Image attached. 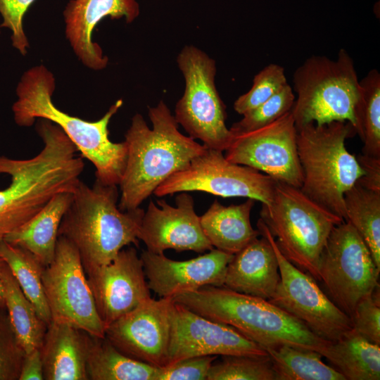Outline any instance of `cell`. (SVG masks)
Listing matches in <instances>:
<instances>
[{
	"label": "cell",
	"instance_id": "cell-23",
	"mask_svg": "<svg viewBox=\"0 0 380 380\" xmlns=\"http://www.w3.org/2000/svg\"><path fill=\"white\" fill-rule=\"evenodd\" d=\"M254 205L251 198L228 206L214 201L200 217L203 232L213 248L234 255L260 235L250 220Z\"/></svg>",
	"mask_w": 380,
	"mask_h": 380
},
{
	"label": "cell",
	"instance_id": "cell-6",
	"mask_svg": "<svg viewBox=\"0 0 380 380\" xmlns=\"http://www.w3.org/2000/svg\"><path fill=\"white\" fill-rule=\"evenodd\" d=\"M260 219L283 255L319 281L318 265L332 229L344 221L327 210L299 188L277 182L268 204H262Z\"/></svg>",
	"mask_w": 380,
	"mask_h": 380
},
{
	"label": "cell",
	"instance_id": "cell-11",
	"mask_svg": "<svg viewBox=\"0 0 380 380\" xmlns=\"http://www.w3.org/2000/svg\"><path fill=\"white\" fill-rule=\"evenodd\" d=\"M258 230L274 251L280 279L268 300L302 322L320 338L336 341L352 329L351 319L324 293L310 274L288 260L279 250L267 227L259 218Z\"/></svg>",
	"mask_w": 380,
	"mask_h": 380
},
{
	"label": "cell",
	"instance_id": "cell-38",
	"mask_svg": "<svg viewBox=\"0 0 380 380\" xmlns=\"http://www.w3.org/2000/svg\"><path fill=\"white\" fill-rule=\"evenodd\" d=\"M365 175L357 182L362 186L376 191H380V158H374L360 154L356 156Z\"/></svg>",
	"mask_w": 380,
	"mask_h": 380
},
{
	"label": "cell",
	"instance_id": "cell-33",
	"mask_svg": "<svg viewBox=\"0 0 380 380\" xmlns=\"http://www.w3.org/2000/svg\"><path fill=\"white\" fill-rule=\"evenodd\" d=\"M287 84L283 67L269 64L255 75L251 88L235 101L234 108L243 115L270 99Z\"/></svg>",
	"mask_w": 380,
	"mask_h": 380
},
{
	"label": "cell",
	"instance_id": "cell-21",
	"mask_svg": "<svg viewBox=\"0 0 380 380\" xmlns=\"http://www.w3.org/2000/svg\"><path fill=\"white\" fill-rule=\"evenodd\" d=\"M91 339L82 329L51 320L40 348L44 380H89Z\"/></svg>",
	"mask_w": 380,
	"mask_h": 380
},
{
	"label": "cell",
	"instance_id": "cell-7",
	"mask_svg": "<svg viewBox=\"0 0 380 380\" xmlns=\"http://www.w3.org/2000/svg\"><path fill=\"white\" fill-rule=\"evenodd\" d=\"M293 81L297 99L291 111L296 129L310 122L321 125L340 121L350 122L355 130L361 87L346 50L341 49L336 60L324 56L306 59L296 70Z\"/></svg>",
	"mask_w": 380,
	"mask_h": 380
},
{
	"label": "cell",
	"instance_id": "cell-20",
	"mask_svg": "<svg viewBox=\"0 0 380 380\" xmlns=\"http://www.w3.org/2000/svg\"><path fill=\"white\" fill-rule=\"evenodd\" d=\"M279 279L273 247L262 236L233 255L227 266L222 286L268 300L273 296Z\"/></svg>",
	"mask_w": 380,
	"mask_h": 380
},
{
	"label": "cell",
	"instance_id": "cell-16",
	"mask_svg": "<svg viewBox=\"0 0 380 380\" xmlns=\"http://www.w3.org/2000/svg\"><path fill=\"white\" fill-rule=\"evenodd\" d=\"M86 274L105 328L151 298L143 262L134 247L122 249L110 263Z\"/></svg>",
	"mask_w": 380,
	"mask_h": 380
},
{
	"label": "cell",
	"instance_id": "cell-29",
	"mask_svg": "<svg viewBox=\"0 0 380 380\" xmlns=\"http://www.w3.org/2000/svg\"><path fill=\"white\" fill-rule=\"evenodd\" d=\"M0 256L40 318L49 325L51 315L42 284L44 266L30 251L4 240L0 242Z\"/></svg>",
	"mask_w": 380,
	"mask_h": 380
},
{
	"label": "cell",
	"instance_id": "cell-5",
	"mask_svg": "<svg viewBox=\"0 0 380 380\" xmlns=\"http://www.w3.org/2000/svg\"><path fill=\"white\" fill-rule=\"evenodd\" d=\"M356 134L348 122L317 125L310 122L297 129V151L303 181L299 188L312 201L345 220L344 194L365 175L346 140Z\"/></svg>",
	"mask_w": 380,
	"mask_h": 380
},
{
	"label": "cell",
	"instance_id": "cell-4",
	"mask_svg": "<svg viewBox=\"0 0 380 380\" xmlns=\"http://www.w3.org/2000/svg\"><path fill=\"white\" fill-rule=\"evenodd\" d=\"M172 298L200 315L234 328L265 350L288 345L323 356L330 342L269 300L224 286H205Z\"/></svg>",
	"mask_w": 380,
	"mask_h": 380
},
{
	"label": "cell",
	"instance_id": "cell-35",
	"mask_svg": "<svg viewBox=\"0 0 380 380\" xmlns=\"http://www.w3.org/2000/svg\"><path fill=\"white\" fill-rule=\"evenodd\" d=\"M374 292L357 303L350 319L353 331L369 341L380 345L379 298Z\"/></svg>",
	"mask_w": 380,
	"mask_h": 380
},
{
	"label": "cell",
	"instance_id": "cell-10",
	"mask_svg": "<svg viewBox=\"0 0 380 380\" xmlns=\"http://www.w3.org/2000/svg\"><path fill=\"white\" fill-rule=\"evenodd\" d=\"M277 181L252 167L229 161L223 151L205 148L184 169L165 179L153 194L158 197L182 191H203L224 198L246 197L268 204Z\"/></svg>",
	"mask_w": 380,
	"mask_h": 380
},
{
	"label": "cell",
	"instance_id": "cell-30",
	"mask_svg": "<svg viewBox=\"0 0 380 380\" xmlns=\"http://www.w3.org/2000/svg\"><path fill=\"white\" fill-rule=\"evenodd\" d=\"M360 96L355 109L356 134L363 142L362 154L380 158V74L371 70L360 81Z\"/></svg>",
	"mask_w": 380,
	"mask_h": 380
},
{
	"label": "cell",
	"instance_id": "cell-17",
	"mask_svg": "<svg viewBox=\"0 0 380 380\" xmlns=\"http://www.w3.org/2000/svg\"><path fill=\"white\" fill-rule=\"evenodd\" d=\"M156 203L158 205L150 201L138 234L147 251L157 254L167 249L202 253L213 248L203 232L190 194L179 192L175 207L163 199Z\"/></svg>",
	"mask_w": 380,
	"mask_h": 380
},
{
	"label": "cell",
	"instance_id": "cell-24",
	"mask_svg": "<svg viewBox=\"0 0 380 380\" xmlns=\"http://www.w3.org/2000/svg\"><path fill=\"white\" fill-rule=\"evenodd\" d=\"M379 346L351 329L338 340L330 341L323 357L346 380H379Z\"/></svg>",
	"mask_w": 380,
	"mask_h": 380
},
{
	"label": "cell",
	"instance_id": "cell-9",
	"mask_svg": "<svg viewBox=\"0 0 380 380\" xmlns=\"http://www.w3.org/2000/svg\"><path fill=\"white\" fill-rule=\"evenodd\" d=\"M379 269L355 228L343 221L331 230L318 265L328 297L350 317L357 303L379 287Z\"/></svg>",
	"mask_w": 380,
	"mask_h": 380
},
{
	"label": "cell",
	"instance_id": "cell-13",
	"mask_svg": "<svg viewBox=\"0 0 380 380\" xmlns=\"http://www.w3.org/2000/svg\"><path fill=\"white\" fill-rule=\"evenodd\" d=\"M296 138L290 110L262 128L234 135L224 156L232 163L255 169L277 182L300 188L303 173Z\"/></svg>",
	"mask_w": 380,
	"mask_h": 380
},
{
	"label": "cell",
	"instance_id": "cell-14",
	"mask_svg": "<svg viewBox=\"0 0 380 380\" xmlns=\"http://www.w3.org/2000/svg\"><path fill=\"white\" fill-rule=\"evenodd\" d=\"M174 300L151 297L106 328V338L120 351L156 367L166 365Z\"/></svg>",
	"mask_w": 380,
	"mask_h": 380
},
{
	"label": "cell",
	"instance_id": "cell-1",
	"mask_svg": "<svg viewBox=\"0 0 380 380\" xmlns=\"http://www.w3.org/2000/svg\"><path fill=\"white\" fill-rule=\"evenodd\" d=\"M55 77L44 65H35L24 72L17 88V100L12 106L13 118L20 127L32 125L37 118L57 125L96 168V180L103 184L119 185L127 163L125 141L109 139L108 124L122 106L119 99L99 120L87 121L58 108L52 101Z\"/></svg>",
	"mask_w": 380,
	"mask_h": 380
},
{
	"label": "cell",
	"instance_id": "cell-12",
	"mask_svg": "<svg viewBox=\"0 0 380 380\" xmlns=\"http://www.w3.org/2000/svg\"><path fill=\"white\" fill-rule=\"evenodd\" d=\"M42 284L51 320L71 324L93 336L105 337L106 328L79 253L63 236H58L54 257L44 268Z\"/></svg>",
	"mask_w": 380,
	"mask_h": 380
},
{
	"label": "cell",
	"instance_id": "cell-25",
	"mask_svg": "<svg viewBox=\"0 0 380 380\" xmlns=\"http://www.w3.org/2000/svg\"><path fill=\"white\" fill-rule=\"evenodd\" d=\"M1 279L3 300L25 352L40 348L48 324L40 318L6 262L1 270Z\"/></svg>",
	"mask_w": 380,
	"mask_h": 380
},
{
	"label": "cell",
	"instance_id": "cell-31",
	"mask_svg": "<svg viewBox=\"0 0 380 380\" xmlns=\"http://www.w3.org/2000/svg\"><path fill=\"white\" fill-rule=\"evenodd\" d=\"M207 380H276L269 355H224L213 363Z\"/></svg>",
	"mask_w": 380,
	"mask_h": 380
},
{
	"label": "cell",
	"instance_id": "cell-2",
	"mask_svg": "<svg viewBox=\"0 0 380 380\" xmlns=\"http://www.w3.org/2000/svg\"><path fill=\"white\" fill-rule=\"evenodd\" d=\"M150 128L141 114L132 118L125 137L126 167L119 184L121 210L137 208L165 179L185 168L205 148L178 129V123L163 101L148 108Z\"/></svg>",
	"mask_w": 380,
	"mask_h": 380
},
{
	"label": "cell",
	"instance_id": "cell-26",
	"mask_svg": "<svg viewBox=\"0 0 380 380\" xmlns=\"http://www.w3.org/2000/svg\"><path fill=\"white\" fill-rule=\"evenodd\" d=\"M87 370L89 380H154L157 367L122 353L106 336H91Z\"/></svg>",
	"mask_w": 380,
	"mask_h": 380
},
{
	"label": "cell",
	"instance_id": "cell-15",
	"mask_svg": "<svg viewBox=\"0 0 380 380\" xmlns=\"http://www.w3.org/2000/svg\"><path fill=\"white\" fill-rule=\"evenodd\" d=\"M204 355L266 356L267 352L234 328L174 301L167 364Z\"/></svg>",
	"mask_w": 380,
	"mask_h": 380
},
{
	"label": "cell",
	"instance_id": "cell-40",
	"mask_svg": "<svg viewBox=\"0 0 380 380\" xmlns=\"http://www.w3.org/2000/svg\"><path fill=\"white\" fill-rule=\"evenodd\" d=\"M4 261L0 256V299L3 300V288H2V284H1V270L4 265Z\"/></svg>",
	"mask_w": 380,
	"mask_h": 380
},
{
	"label": "cell",
	"instance_id": "cell-41",
	"mask_svg": "<svg viewBox=\"0 0 380 380\" xmlns=\"http://www.w3.org/2000/svg\"><path fill=\"white\" fill-rule=\"evenodd\" d=\"M2 303H4V300L0 299V304Z\"/></svg>",
	"mask_w": 380,
	"mask_h": 380
},
{
	"label": "cell",
	"instance_id": "cell-32",
	"mask_svg": "<svg viewBox=\"0 0 380 380\" xmlns=\"http://www.w3.org/2000/svg\"><path fill=\"white\" fill-rule=\"evenodd\" d=\"M294 101L293 89L287 84L270 99L243 114V118L229 128L230 131L234 136L268 125L290 111Z\"/></svg>",
	"mask_w": 380,
	"mask_h": 380
},
{
	"label": "cell",
	"instance_id": "cell-36",
	"mask_svg": "<svg viewBox=\"0 0 380 380\" xmlns=\"http://www.w3.org/2000/svg\"><path fill=\"white\" fill-rule=\"evenodd\" d=\"M217 357H191L157 367L154 380H207L208 372Z\"/></svg>",
	"mask_w": 380,
	"mask_h": 380
},
{
	"label": "cell",
	"instance_id": "cell-8",
	"mask_svg": "<svg viewBox=\"0 0 380 380\" xmlns=\"http://www.w3.org/2000/svg\"><path fill=\"white\" fill-rule=\"evenodd\" d=\"M185 89L175 118L189 137L208 148L225 151L234 135L226 125V108L215 86L216 65L205 52L185 46L177 58Z\"/></svg>",
	"mask_w": 380,
	"mask_h": 380
},
{
	"label": "cell",
	"instance_id": "cell-3",
	"mask_svg": "<svg viewBox=\"0 0 380 380\" xmlns=\"http://www.w3.org/2000/svg\"><path fill=\"white\" fill-rule=\"evenodd\" d=\"M117 185L80 180L61 220L58 236L77 248L86 273L110 263L126 246H138L145 211L140 207L121 210Z\"/></svg>",
	"mask_w": 380,
	"mask_h": 380
},
{
	"label": "cell",
	"instance_id": "cell-34",
	"mask_svg": "<svg viewBox=\"0 0 380 380\" xmlns=\"http://www.w3.org/2000/svg\"><path fill=\"white\" fill-rule=\"evenodd\" d=\"M25 355L2 303L0 304V380H19Z\"/></svg>",
	"mask_w": 380,
	"mask_h": 380
},
{
	"label": "cell",
	"instance_id": "cell-39",
	"mask_svg": "<svg viewBox=\"0 0 380 380\" xmlns=\"http://www.w3.org/2000/svg\"><path fill=\"white\" fill-rule=\"evenodd\" d=\"M19 380H44L40 348L25 353Z\"/></svg>",
	"mask_w": 380,
	"mask_h": 380
},
{
	"label": "cell",
	"instance_id": "cell-22",
	"mask_svg": "<svg viewBox=\"0 0 380 380\" xmlns=\"http://www.w3.org/2000/svg\"><path fill=\"white\" fill-rule=\"evenodd\" d=\"M73 192L55 195L37 214L7 234L4 240L30 251L44 267L49 265L55 255L60 224L72 202Z\"/></svg>",
	"mask_w": 380,
	"mask_h": 380
},
{
	"label": "cell",
	"instance_id": "cell-28",
	"mask_svg": "<svg viewBox=\"0 0 380 380\" xmlns=\"http://www.w3.org/2000/svg\"><path fill=\"white\" fill-rule=\"evenodd\" d=\"M266 351L276 380H346L335 368L326 365L316 350L281 345Z\"/></svg>",
	"mask_w": 380,
	"mask_h": 380
},
{
	"label": "cell",
	"instance_id": "cell-27",
	"mask_svg": "<svg viewBox=\"0 0 380 380\" xmlns=\"http://www.w3.org/2000/svg\"><path fill=\"white\" fill-rule=\"evenodd\" d=\"M345 220L357 231L380 269V191L356 182L344 194Z\"/></svg>",
	"mask_w": 380,
	"mask_h": 380
},
{
	"label": "cell",
	"instance_id": "cell-18",
	"mask_svg": "<svg viewBox=\"0 0 380 380\" xmlns=\"http://www.w3.org/2000/svg\"><path fill=\"white\" fill-rule=\"evenodd\" d=\"M233 257L216 248L184 261L147 250L141 254L150 290L160 298H173L205 286H222L226 269Z\"/></svg>",
	"mask_w": 380,
	"mask_h": 380
},
{
	"label": "cell",
	"instance_id": "cell-37",
	"mask_svg": "<svg viewBox=\"0 0 380 380\" xmlns=\"http://www.w3.org/2000/svg\"><path fill=\"white\" fill-rule=\"evenodd\" d=\"M35 0H0V14L3 22L0 27L11 31L13 46L25 56L29 42L23 27V16Z\"/></svg>",
	"mask_w": 380,
	"mask_h": 380
},
{
	"label": "cell",
	"instance_id": "cell-19",
	"mask_svg": "<svg viewBox=\"0 0 380 380\" xmlns=\"http://www.w3.org/2000/svg\"><path fill=\"white\" fill-rule=\"evenodd\" d=\"M139 13L136 0H70L63 11L65 37L83 65L101 70L108 59L92 39L95 27L106 17L129 23Z\"/></svg>",
	"mask_w": 380,
	"mask_h": 380
}]
</instances>
